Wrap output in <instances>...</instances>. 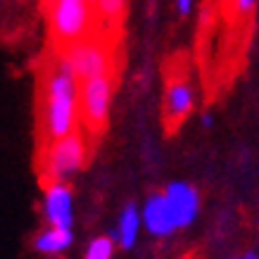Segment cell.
Wrapping results in <instances>:
<instances>
[{"label":"cell","mask_w":259,"mask_h":259,"mask_svg":"<svg viewBox=\"0 0 259 259\" xmlns=\"http://www.w3.org/2000/svg\"><path fill=\"white\" fill-rule=\"evenodd\" d=\"M46 164H43V179L48 183L69 179L74 171H79L86 159V145L79 131H71L64 138L46 145Z\"/></svg>","instance_id":"obj_3"},{"label":"cell","mask_w":259,"mask_h":259,"mask_svg":"<svg viewBox=\"0 0 259 259\" xmlns=\"http://www.w3.org/2000/svg\"><path fill=\"white\" fill-rule=\"evenodd\" d=\"M240 259H243V257H240Z\"/></svg>","instance_id":"obj_19"},{"label":"cell","mask_w":259,"mask_h":259,"mask_svg":"<svg viewBox=\"0 0 259 259\" xmlns=\"http://www.w3.org/2000/svg\"><path fill=\"white\" fill-rule=\"evenodd\" d=\"M71 60L74 69L79 74L81 81L98 76V74H107L112 71V53H110V43L105 40L102 33H93L88 38L74 43V46L60 50Z\"/></svg>","instance_id":"obj_5"},{"label":"cell","mask_w":259,"mask_h":259,"mask_svg":"<svg viewBox=\"0 0 259 259\" xmlns=\"http://www.w3.org/2000/svg\"><path fill=\"white\" fill-rule=\"evenodd\" d=\"M243 259H259V257H254V252H247V254H245Z\"/></svg>","instance_id":"obj_17"},{"label":"cell","mask_w":259,"mask_h":259,"mask_svg":"<svg viewBox=\"0 0 259 259\" xmlns=\"http://www.w3.org/2000/svg\"><path fill=\"white\" fill-rule=\"evenodd\" d=\"M202 126L204 128H209V126H212V114H202Z\"/></svg>","instance_id":"obj_16"},{"label":"cell","mask_w":259,"mask_h":259,"mask_svg":"<svg viewBox=\"0 0 259 259\" xmlns=\"http://www.w3.org/2000/svg\"><path fill=\"white\" fill-rule=\"evenodd\" d=\"M74 240L71 236V228H57L50 226L48 231H43L38 238H36V250L46 252V254H55V252L67 250Z\"/></svg>","instance_id":"obj_12"},{"label":"cell","mask_w":259,"mask_h":259,"mask_svg":"<svg viewBox=\"0 0 259 259\" xmlns=\"http://www.w3.org/2000/svg\"><path fill=\"white\" fill-rule=\"evenodd\" d=\"M110 100H112V71L81 81L79 112L88 131L98 134V131H102L107 126Z\"/></svg>","instance_id":"obj_4"},{"label":"cell","mask_w":259,"mask_h":259,"mask_svg":"<svg viewBox=\"0 0 259 259\" xmlns=\"http://www.w3.org/2000/svg\"><path fill=\"white\" fill-rule=\"evenodd\" d=\"M43 212L50 226L71 228L74 224V200L71 190L64 186V181L48 183L46 195H43Z\"/></svg>","instance_id":"obj_6"},{"label":"cell","mask_w":259,"mask_h":259,"mask_svg":"<svg viewBox=\"0 0 259 259\" xmlns=\"http://www.w3.org/2000/svg\"><path fill=\"white\" fill-rule=\"evenodd\" d=\"M79 74L74 69L71 60L60 53L53 69L46 79V102H43V136L48 143L64 138L76 126L79 112Z\"/></svg>","instance_id":"obj_1"},{"label":"cell","mask_w":259,"mask_h":259,"mask_svg":"<svg viewBox=\"0 0 259 259\" xmlns=\"http://www.w3.org/2000/svg\"><path fill=\"white\" fill-rule=\"evenodd\" d=\"M141 214H143V224H145V228L152 236H169V233H174L179 228L171 204H169L164 193L150 195L145 200V204H143Z\"/></svg>","instance_id":"obj_8"},{"label":"cell","mask_w":259,"mask_h":259,"mask_svg":"<svg viewBox=\"0 0 259 259\" xmlns=\"http://www.w3.org/2000/svg\"><path fill=\"white\" fill-rule=\"evenodd\" d=\"M164 195L169 200V204H171L179 228L190 226L197 217V209H200V195H197V190L190 183H186V181H174V183L166 186Z\"/></svg>","instance_id":"obj_7"},{"label":"cell","mask_w":259,"mask_h":259,"mask_svg":"<svg viewBox=\"0 0 259 259\" xmlns=\"http://www.w3.org/2000/svg\"><path fill=\"white\" fill-rule=\"evenodd\" d=\"M50 38L60 50L95 33V10L88 0H46Z\"/></svg>","instance_id":"obj_2"},{"label":"cell","mask_w":259,"mask_h":259,"mask_svg":"<svg viewBox=\"0 0 259 259\" xmlns=\"http://www.w3.org/2000/svg\"><path fill=\"white\" fill-rule=\"evenodd\" d=\"M193 86H190L188 81H171L169 83V91H166V117L181 124L183 119L190 114L193 110Z\"/></svg>","instance_id":"obj_9"},{"label":"cell","mask_w":259,"mask_h":259,"mask_svg":"<svg viewBox=\"0 0 259 259\" xmlns=\"http://www.w3.org/2000/svg\"><path fill=\"white\" fill-rule=\"evenodd\" d=\"M141 219L143 214L138 212V207L134 202H128L119 214V224H117V243L124 250H131L136 245L138 231H141Z\"/></svg>","instance_id":"obj_10"},{"label":"cell","mask_w":259,"mask_h":259,"mask_svg":"<svg viewBox=\"0 0 259 259\" xmlns=\"http://www.w3.org/2000/svg\"><path fill=\"white\" fill-rule=\"evenodd\" d=\"M88 3H91V5H93V8H95V3H98V0H88Z\"/></svg>","instance_id":"obj_18"},{"label":"cell","mask_w":259,"mask_h":259,"mask_svg":"<svg viewBox=\"0 0 259 259\" xmlns=\"http://www.w3.org/2000/svg\"><path fill=\"white\" fill-rule=\"evenodd\" d=\"M112 252H114V238L100 236L91 240L86 250V259H112Z\"/></svg>","instance_id":"obj_13"},{"label":"cell","mask_w":259,"mask_h":259,"mask_svg":"<svg viewBox=\"0 0 259 259\" xmlns=\"http://www.w3.org/2000/svg\"><path fill=\"white\" fill-rule=\"evenodd\" d=\"M126 0H98L95 3V33H102L107 26L117 29L124 17Z\"/></svg>","instance_id":"obj_11"},{"label":"cell","mask_w":259,"mask_h":259,"mask_svg":"<svg viewBox=\"0 0 259 259\" xmlns=\"http://www.w3.org/2000/svg\"><path fill=\"white\" fill-rule=\"evenodd\" d=\"M176 8H179V12L183 17L190 12V8H193V0H176Z\"/></svg>","instance_id":"obj_15"},{"label":"cell","mask_w":259,"mask_h":259,"mask_svg":"<svg viewBox=\"0 0 259 259\" xmlns=\"http://www.w3.org/2000/svg\"><path fill=\"white\" fill-rule=\"evenodd\" d=\"M254 5H257V0H236V12L240 17H247L254 10Z\"/></svg>","instance_id":"obj_14"}]
</instances>
